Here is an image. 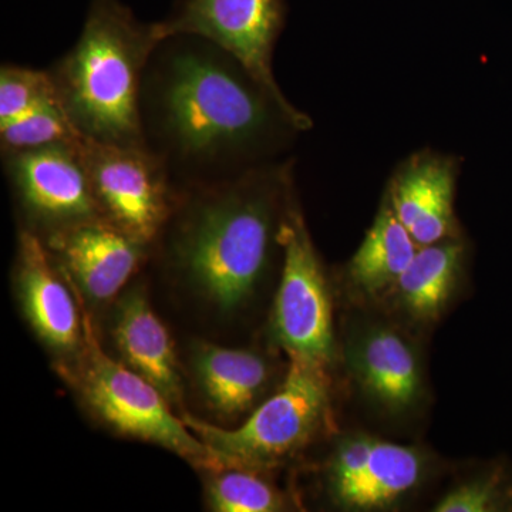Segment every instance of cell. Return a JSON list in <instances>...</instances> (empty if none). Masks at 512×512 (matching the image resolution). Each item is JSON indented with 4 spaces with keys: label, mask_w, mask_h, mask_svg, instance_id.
<instances>
[{
    "label": "cell",
    "mask_w": 512,
    "mask_h": 512,
    "mask_svg": "<svg viewBox=\"0 0 512 512\" xmlns=\"http://www.w3.org/2000/svg\"><path fill=\"white\" fill-rule=\"evenodd\" d=\"M144 143L178 188L217 183L275 163L308 114L276 99L221 47L190 35L161 40L140 96Z\"/></svg>",
    "instance_id": "6da1fadb"
},
{
    "label": "cell",
    "mask_w": 512,
    "mask_h": 512,
    "mask_svg": "<svg viewBox=\"0 0 512 512\" xmlns=\"http://www.w3.org/2000/svg\"><path fill=\"white\" fill-rule=\"evenodd\" d=\"M292 195L289 160L180 188L158 237L168 264L214 311L231 315L245 308L281 248L279 232Z\"/></svg>",
    "instance_id": "7a4b0ae2"
},
{
    "label": "cell",
    "mask_w": 512,
    "mask_h": 512,
    "mask_svg": "<svg viewBox=\"0 0 512 512\" xmlns=\"http://www.w3.org/2000/svg\"><path fill=\"white\" fill-rule=\"evenodd\" d=\"M161 40L157 22H141L121 0L90 2L76 43L49 69L57 101L80 136L146 146L141 86Z\"/></svg>",
    "instance_id": "3957f363"
},
{
    "label": "cell",
    "mask_w": 512,
    "mask_h": 512,
    "mask_svg": "<svg viewBox=\"0 0 512 512\" xmlns=\"http://www.w3.org/2000/svg\"><path fill=\"white\" fill-rule=\"evenodd\" d=\"M57 369L109 429L163 447L202 470L220 467L210 448L188 429L183 417L175 416L153 383L104 352L86 313L82 349Z\"/></svg>",
    "instance_id": "277c9868"
},
{
    "label": "cell",
    "mask_w": 512,
    "mask_h": 512,
    "mask_svg": "<svg viewBox=\"0 0 512 512\" xmlns=\"http://www.w3.org/2000/svg\"><path fill=\"white\" fill-rule=\"evenodd\" d=\"M284 382L259 404L237 429L183 414L188 429L205 444L218 464L266 470L302 450L325 423L330 407L326 366L302 357H289Z\"/></svg>",
    "instance_id": "5b68a950"
},
{
    "label": "cell",
    "mask_w": 512,
    "mask_h": 512,
    "mask_svg": "<svg viewBox=\"0 0 512 512\" xmlns=\"http://www.w3.org/2000/svg\"><path fill=\"white\" fill-rule=\"evenodd\" d=\"M80 156L100 217L153 245L173 214L180 188L147 146H120L82 138Z\"/></svg>",
    "instance_id": "8992f818"
},
{
    "label": "cell",
    "mask_w": 512,
    "mask_h": 512,
    "mask_svg": "<svg viewBox=\"0 0 512 512\" xmlns=\"http://www.w3.org/2000/svg\"><path fill=\"white\" fill-rule=\"evenodd\" d=\"M279 241L282 274L272 312L276 342L289 357L328 366L335 352L332 305L318 252L295 195L286 208Z\"/></svg>",
    "instance_id": "52a82bcc"
},
{
    "label": "cell",
    "mask_w": 512,
    "mask_h": 512,
    "mask_svg": "<svg viewBox=\"0 0 512 512\" xmlns=\"http://www.w3.org/2000/svg\"><path fill=\"white\" fill-rule=\"evenodd\" d=\"M82 140V138H80ZM80 140L36 150L2 154L10 190L26 231L46 238L100 217Z\"/></svg>",
    "instance_id": "ba28073f"
},
{
    "label": "cell",
    "mask_w": 512,
    "mask_h": 512,
    "mask_svg": "<svg viewBox=\"0 0 512 512\" xmlns=\"http://www.w3.org/2000/svg\"><path fill=\"white\" fill-rule=\"evenodd\" d=\"M285 19L284 0H180L157 25L163 39L190 35L221 47L276 99L289 101L272 66Z\"/></svg>",
    "instance_id": "9c48e42d"
},
{
    "label": "cell",
    "mask_w": 512,
    "mask_h": 512,
    "mask_svg": "<svg viewBox=\"0 0 512 512\" xmlns=\"http://www.w3.org/2000/svg\"><path fill=\"white\" fill-rule=\"evenodd\" d=\"M67 282L42 238L20 229L15 261L20 308L37 338L60 363L74 359L84 340L82 303H77Z\"/></svg>",
    "instance_id": "30bf717a"
},
{
    "label": "cell",
    "mask_w": 512,
    "mask_h": 512,
    "mask_svg": "<svg viewBox=\"0 0 512 512\" xmlns=\"http://www.w3.org/2000/svg\"><path fill=\"white\" fill-rule=\"evenodd\" d=\"M42 241L64 276L93 303L116 298L150 249L103 218L62 229Z\"/></svg>",
    "instance_id": "8fae6325"
},
{
    "label": "cell",
    "mask_w": 512,
    "mask_h": 512,
    "mask_svg": "<svg viewBox=\"0 0 512 512\" xmlns=\"http://www.w3.org/2000/svg\"><path fill=\"white\" fill-rule=\"evenodd\" d=\"M458 165L453 156L420 151L400 164L387 187L384 195L420 247L458 237L454 214Z\"/></svg>",
    "instance_id": "7c38bea8"
},
{
    "label": "cell",
    "mask_w": 512,
    "mask_h": 512,
    "mask_svg": "<svg viewBox=\"0 0 512 512\" xmlns=\"http://www.w3.org/2000/svg\"><path fill=\"white\" fill-rule=\"evenodd\" d=\"M348 363L363 392L390 413H404L419 403L423 377L419 357L400 333L372 326L348 346Z\"/></svg>",
    "instance_id": "4fadbf2b"
},
{
    "label": "cell",
    "mask_w": 512,
    "mask_h": 512,
    "mask_svg": "<svg viewBox=\"0 0 512 512\" xmlns=\"http://www.w3.org/2000/svg\"><path fill=\"white\" fill-rule=\"evenodd\" d=\"M111 335L124 365L153 383L171 406L183 404L173 339L143 292H128L117 303Z\"/></svg>",
    "instance_id": "5bb4252c"
},
{
    "label": "cell",
    "mask_w": 512,
    "mask_h": 512,
    "mask_svg": "<svg viewBox=\"0 0 512 512\" xmlns=\"http://www.w3.org/2000/svg\"><path fill=\"white\" fill-rule=\"evenodd\" d=\"M191 367L202 399L224 420L254 412L272 379L271 366L264 356L214 343L194 346Z\"/></svg>",
    "instance_id": "9a60e30c"
},
{
    "label": "cell",
    "mask_w": 512,
    "mask_h": 512,
    "mask_svg": "<svg viewBox=\"0 0 512 512\" xmlns=\"http://www.w3.org/2000/svg\"><path fill=\"white\" fill-rule=\"evenodd\" d=\"M466 255L458 237L420 247L392 289L400 308L417 322L439 319L460 282Z\"/></svg>",
    "instance_id": "2e32d148"
},
{
    "label": "cell",
    "mask_w": 512,
    "mask_h": 512,
    "mask_svg": "<svg viewBox=\"0 0 512 512\" xmlns=\"http://www.w3.org/2000/svg\"><path fill=\"white\" fill-rule=\"evenodd\" d=\"M419 249L420 245L397 218L384 195L372 227L350 259V284L366 296L392 292Z\"/></svg>",
    "instance_id": "e0dca14e"
},
{
    "label": "cell",
    "mask_w": 512,
    "mask_h": 512,
    "mask_svg": "<svg viewBox=\"0 0 512 512\" xmlns=\"http://www.w3.org/2000/svg\"><path fill=\"white\" fill-rule=\"evenodd\" d=\"M423 476L424 458L417 448L375 439L360 476L333 500L349 510L384 508L410 493Z\"/></svg>",
    "instance_id": "ac0fdd59"
},
{
    "label": "cell",
    "mask_w": 512,
    "mask_h": 512,
    "mask_svg": "<svg viewBox=\"0 0 512 512\" xmlns=\"http://www.w3.org/2000/svg\"><path fill=\"white\" fill-rule=\"evenodd\" d=\"M207 503L217 512H274L285 510L286 501L262 470L222 466L207 470Z\"/></svg>",
    "instance_id": "d6986e66"
},
{
    "label": "cell",
    "mask_w": 512,
    "mask_h": 512,
    "mask_svg": "<svg viewBox=\"0 0 512 512\" xmlns=\"http://www.w3.org/2000/svg\"><path fill=\"white\" fill-rule=\"evenodd\" d=\"M83 138L73 127L59 101L37 107L25 116L0 126L2 154L74 144Z\"/></svg>",
    "instance_id": "ffe728a7"
},
{
    "label": "cell",
    "mask_w": 512,
    "mask_h": 512,
    "mask_svg": "<svg viewBox=\"0 0 512 512\" xmlns=\"http://www.w3.org/2000/svg\"><path fill=\"white\" fill-rule=\"evenodd\" d=\"M439 512L512 511V466L497 461L458 484L436 504Z\"/></svg>",
    "instance_id": "44dd1931"
},
{
    "label": "cell",
    "mask_w": 512,
    "mask_h": 512,
    "mask_svg": "<svg viewBox=\"0 0 512 512\" xmlns=\"http://www.w3.org/2000/svg\"><path fill=\"white\" fill-rule=\"evenodd\" d=\"M57 101L49 70L6 63L0 69V126Z\"/></svg>",
    "instance_id": "7402d4cb"
},
{
    "label": "cell",
    "mask_w": 512,
    "mask_h": 512,
    "mask_svg": "<svg viewBox=\"0 0 512 512\" xmlns=\"http://www.w3.org/2000/svg\"><path fill=\"white\" fill-rule=\"evenodd\" d=\"M375 439L366 434H350L339 441L330 458L328 480L330 494L345 490L362 473Z\"/></svg>",
    "instance_id": "603a6c76"
}]
</instances>
